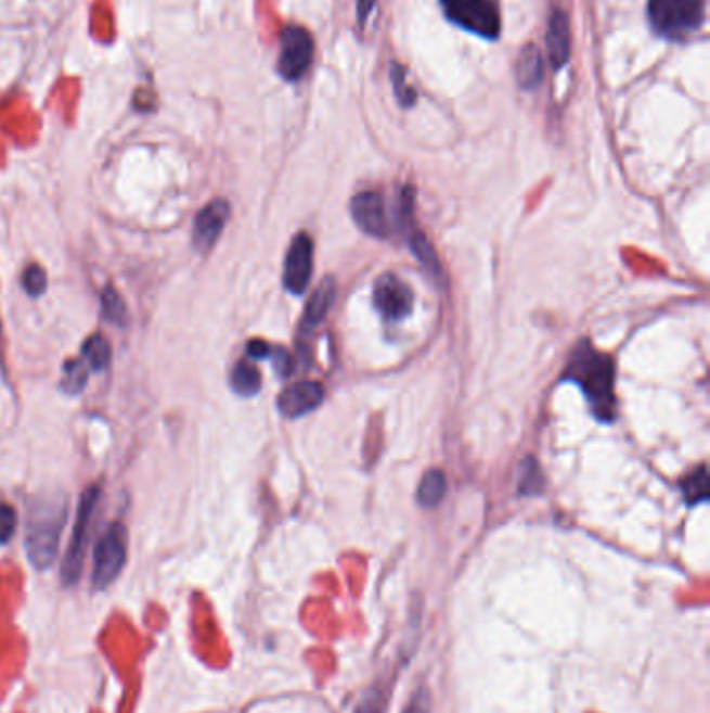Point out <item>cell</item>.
I'll use <instances>...</instances> for the list:
<instances>
[{
  "label": "cell",
  "instance_id": "6da1fadb",
  "mask_svg": "<svg viewBox=\"0 0 710 713\" xmlns=\"http://www.w3.org/2000/svg\"><path fill=\"white\" fill-rule=\"evenodd\" d=\"M565 380L581 386L601 422L615 420V366L608 355L598 353L588 343L579 344L565 371Z\"/></svg>",
  "mask_w": 710,
  "mask_h": 713
},
{
  "label": "cell",
  "instance_id": "7a4b0ae2",
  "mask_svg": "<svg viewBox=\"0 0 710 713\" xmlns=\"http://www.w3.org/2000/svg\"><path fill=\"white\" fill-rule=\"evenodd\" d=\"M67 520V507L63 499H36L27 509L26 551L29 561L38 570L53 565L59 551L61 532Z\"/></svg>",
  "mask_w": 710,
  "mask_h": 713
},
{
  "label": "cell",
  "instance_id": "3957f363",
  "mask_svg": "<svg viewBox=\"0 0 710 713\" xmlns=\"http://www.w3.org/2000/svg\"><path fill=\"white\" fill-rule=\"evenodd\" d=\"M648 17L658 36L684 40L705 24L707 4L705 0H648Z\"/></svg>",
  "mask_w": 710,
  "mask_h": 713
},
{
  "label": "cell",
  "instance_id": "277c9868",
  "mask_svg": "<svg viewBox=\"0 0 710 713\" xmlns=\"http://www.w3.org/2000/svg\"><path fill=\"white\" fill-rule=\"evenodd\" d=\"M444 15L454 24L481 36L486 40H499L502 29L500 0H438Z\"/></svg>",
  "mask_w": 710,
  "mask_h": 713
},
{
  "label": "cell",
  "instance_id": "5b68a950",
  "mask_svg": "<svg viewBox=\"0 0 710 713\" xmlns=\"http://www.w3.org/2000/svg\"><path fill=\"white\" fill-rule=\"evenodd\" d=\"M99 497H101L99 486H90L81 495L76 524L72 530L69 547H67V553L63 559V568H61V578H63L65 586H74L81 576L86 545H88V532H90V524H92V515H94V507L99 502Z\"/></svg>",
  "mask_w": 710,
  "mask_h": 713
},
{
  "label": "cell",
  "instance_id": "8992f818",
  "mask_svg": "<svg viewBox=\"0 0 710 713\" xmlns=\"http://www.w3.org/2000/svg\"><path fill=\"white\" fill-rule=\"evenodd\" d=\"M128 559V530L121 522H115L105 530L94 549V588H106L121 574Z\"/></svg>",
  "mask_w": 710,
  "mask_h": 713
},
{
  "label": "cell",
  "instance_id": "52a82bcc",
  "mask_svg": "<svg viewBox=\"0 0 710 713\" xmlns=\"http://www.w3.org/2000/svg\"><path fill=\"white\" fill-rule=\"evenodd\" d=\"M280 59H277V72L286 81H298L305 78L313 63L315 54V40L313 36L300 26H289L282 31L280 38Z\"/></svg>",
  "mask_w": 710,
  "mask_h": 713
},
{
  "label": "cell",
  "instance_id": "ba28073f",
  "mask_svg": "<svg viewBox=\"0 0 710 713\" xmlns=\"http://www.w3.org/2000/svg\"><path fill=\"white\" fill-rule=\"evenodd\" d=\"M373 303L386 319L400 321L411 314L413 292L396 273H384L373 287Z\"/></svg>",
  "mask_w": 710,
  "mask_h": 713
},
{
  "label": "cell",
  "instance_id": "9c48e42d",
  "mask_svg": "<svg viewBox=\"0 0 710 713\" xmlns=\"http://www.w3.org/2000/svg\"><path fill=\"white\" fill-rule=\"evenodd\" d=\"M357 226L375 238H388L392 234V219L386 207V201L377 192H361L352 199L350 205Z\"/></svg>",
  "mask_w": 710,
  "mask_h": 713
},
{
  "label": "cell",
  "instance_id": "30bf717a",
  "mask_svg": "<svg viewBox=\"0 0 710 713\" xmlns=\"http://www.w3.org/2000/svg\"><path fill=\"white\" fill-rule=\"evenodd\" d=\"M230 213L232 209L225 199H215L198 212V215L194 217V226H192V244H194L196 253L205 255L211 251L225 230Z\"/></svg>",
  "mask_w": 710,
  "mask_h": 713
},
{
  "label": "cell",
  "instance_id": "8fae6325",
  "mask_svg": "<svg viewBox=\"0 0 710 713\" xmlns=\"http://www.w3.org/2000/svg\"><path fill=\"white\" fill-rule=\"evenodd\" d=\"M311 273H313V238L302 232L292 240L286 253L284 287L292 294H302L309 289Z\"/></svg>",
  "mask_w": 710,
  "mask_h": 713
},
{
  "label": "cell",
  "instance_id": "7c38bea8",
  "mask_svg": "<svg viewBox=\"0 0 710 713\" xmlns=\"http://www.w3.org/2000/svg\"><path fill=\"white\" fill-rule=\"evenodd\" d=\"M323 386L319 382H298L294 386L286 389L280 398H277V409L282 411V416H286L289 420L302 418L311 411H315L317 407L323 403Z\"/></svg>",
  "mask_w": 710,
  "mask_h": 713
},
{
  "label": "cell",
  "instance_id": "4fadbf2b",
  "mask_svg": "<svg viewBox=\"0 0 710 713\" xmlns=\"http://www.w3.org/2000/svg\"><path fill=\"white\" fill-rule=\"evenodd\" d=\"M546 47H548V59L554 69H560L571 54V26L565 11L554 9L548 20V34H546Z\"/></svg>",
  "mask_w": 710,
  "mask_h": 713
},
{
  "label": "cell",
  "instance_id": "5bb4252c",
  "mask_svg": "<svg viewBox=\"0 0 710 713\" xmlns=\"http://www.w3.org/2000/svg\"><path fill=\"white\" fill-rule=\"evenodd\" d=\"M336 301V280L334 278H325L319 289L313 292L307 309H305V316H302V330H313L317 328L325 316L330 314L332 305Z\"/></svg>",
  "mask_w": 710,
  "mask_h": 713
},
{
  "label": "cell",
  "instance_id": "9a60e30c",
  "mask_svg": "<svg viewBox=\"0 0 710 713\" xmlns=\"http://www.w3.org/2000/svg\"><path fill=\"white\" fill-rule=\"evenodd\" d=\"M517 81L524 90H535L544 78V56L535 44H526L517 59Z\"/></svg>",
  "mask_w": 710,
  "mask_h": 713
},
{
  "label": "cell",
  "instance_id": "2e32d148",
  "mask_svg": "<svg viewBox=\"0 0 710 713\" xmlns=\"http://www.w3.org/2000/svg\"><path fill=\"white\" fill-rule=\"evenodd\" d=\"M444 497H447V475L442 470H429L427 474L423 475L417 501L422 502V507L434 509L442 502Z\"/></svg>",
  "mask_w": 710,
  "mask_h": 713
},
{
  "label": "cell",
  "instance_id": "e0dca14e",
  "mask_svg": "<svg viewBox=\"0 0 710 713\" xmlns=\"http://www.w3.org/2000/svg\"><path fill=\"white\" fill-rule=\"evenodd\" d=\"M111 344L106 343L105 336L94 334L81 346V359L88 366V370L105 371L111 366Z\"/></svg>",
  "mask_w": 710,
  "mask_h": 713
},
{
  "label": "cell",
  "instance_id": "ac0fdd59",
  "mask_svg": "<svg viewBox=\"0 0 710 713\" xmlns=\"http://www.w3.org/2000/svg\"><path fill=\"white\" fill-rule=\"evenodd\" d=\"M232 389L236 391L237 395H257L261 391V373L253 364L240 361L232 371Z\"/></svg>",
  "mask_w": 710,
  "mask_h": 713
},
{
  "label": "cell",
  "instance_id": "d6986e66",
  "mask_svg": "<svg viewBox=\"0 0 710 713\" xmlns=\"http://www.w3.org/2000/svg\"><path fill=\"white\" fill-rule=\"evenodd\" d=\"M682 491H684L685 501L687 505H698V502H705L709 499V474H707V468L700 466L696 472L685 478L682 482Z\"/></svg>",
  "mask_w": 710,
  "mask_h": 713
},
{
  "label": "cell",
  "instance_id": "ffe728a7",
  "mask_svg": "<svg viewBox=\"0 0 710 713\" xmlns=\"http://www.w3.org/2000/svg\"><path fill=\"white\" fill-rule=\"evenodd\" d=\"M101 305H103V316L117 323V326H126L128 321V309L124 298L119 296V292L115 291L113 287H106L103 294H101Z\"/></svg>",
  "mask_w": 710,
  "mask_h": 713
},
{
  "label": "cell",
  "instance_id": "44dd1931",
  "mask_svg": "<svg viewBox=\"0 0 710 713\" xmlns=\"http://www.w3.org/2000/svg\"><path fill=\"white\" fill-rule=\"evenodd\" d=\"M88 366L83 364V359H74L65 364V373H63V391L78 395L79 391L88 384Z\"/></svg>",
  "mask_w": 710,
  "mask_h": 713
},
{
  "label": "cell",
  "instance_id": "7402d4cb",
  "mask_svg": "<svg viewBox=\"0 0 710 713\" xmlns=\"http://www.w3.org/2000/svg\"><path fill=\"white\" fill-rule=\"evenodd\" d=\"M390 76H392V88H395L396 101L402 106L415 105L417 101V92L406 86V72L400 63H392L390 67Z\"/></svg>",
  "mask_w": 710,
  "mask_h": 713
},
{
  "label": "cell",
  "instance_id": "603a6c76",
  "mask_svg": "<svg viewBox=\"0 0 710 713\" xmlns=\"http://www.w3.org/2000/svg\"><path fill=\"white\" fill-rule=\"evenodd\" d=\"M544 486V478L540 474V468L533 459L524 461V472H521V482H519V493L521 495H538Z\"/></svg>",
  "mask_w": 710,
  "mask_h": 713
},
{
  "label": "cell",
  "instance_id": "cb8c5ba5",
  "mask_svg": "<svg viewBox=\"0 0 710 713\" xmlns=\"http://www.w3.org/2000/svg\"><path fill=\"white\" fill-rule=\"evenodd\" d=\"M411 249H413V253L417 255V259H419V262H422L431 273H438V271H440V264H438V259H436V253H434V249L429 246V242H427L422 234H415V237L411 238Z\"/></svg>",
  "mask_w": 710,
  "mask_h": 713
},
{
  "label": "cell",
  "instance_id": "d4e9b609",
  "mask_svg": "<svg viewBox=\"0 0 710 713\" xmlns=\"http://www.w3.org/2000/svg\"><path fill=\"white\" fill-rule=\"evenodd\" d=\"M47 284H49V280H47L44 269L40 265H29L26 273H24V289H26L27 294L29 296H40L47 291Z\"/></svg>",
  "mask_w": 710,
  "mask_h": 713
},
{
  "label": "cell",
  "instance_id": "484cf974",
  "mask_svg": "<svg viewBox=\"0 0 710 713\" xmlns=\"http://www.w3.org/2000/svg\"><path fill=\"white\" fill-rule=\"evenodd\" d=\"M17 530V513L13 507L0 502V545L9 543Z\"/></svg>",
  "mask_w": 710,
  "mask_h": 713
},
{
  "label": "cell",
  "instance_id": "4316f807",
  "mask_svg": "<svg viewBox=\"0 0 710 713\" xmlns=\"http://www.w3.org/2000/svg\"><path fill=\"white\" fill-rule=\"evenodd\" d=\"M269 357L273 359L277 373L289 375V371H292V357H289L288 351H284V348H271V355Z\"/></svg>",
  "mask_w": 710,
  "mask_h": 713
},
{
  "label": "cell",
  "instance_id": "83f0119b",
  "mask_svg": "<svg viewBox=\"0 0 710 713\" xmlns=\"http://www.w3.org/2000/svg\"><path fill=\"white\" fill-rule=\"evenodd\" d=\"M271 348L273 346H269L263 341H253V343H248V346H246V355L253 357V359H269Z\"/></svg>",
  "mask_w": 710,
  "mask_h": 713
},
{
  "label": "cell",
  "instance_id": "f1b7e54d",
  "mask_svg": "<svg viewBox=\"0 0 710 713\" xmlns=\"http://www.w3.org/2000/svg\"><path fill=\"white\" fill-rule=\"evenodd\" d=\"M375 2L377 0H357V22H359V26H365V22H367L369 15H371V11L375 7Z\"/></svg>",
  "mask_w": 710,
  "mask_h": 713
},
{
  "label": "cell",
  "instance_id": "f546056e",
  "mask_svg": "<svg viewBox=\"0 0 710 713\" xmlns=\"http://www.w3.org/2000/svg\"><path fill=\"white\" fill-rule=\"evenodd\" d=\"M425 705H427V701L419 695V697H415V701L406 708V712L404 713H427L425 712Z\"/></svg>",
  "mask_w": 710,
  "mask_h": 713
}]
</instances>
